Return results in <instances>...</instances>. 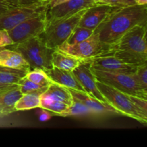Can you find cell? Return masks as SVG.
I'll return each instance as SVG.
<instances>
[{
	"mask_svg": "<svg viewBox=\"0 0 147 147\" xmlns=\"http://www.w3.org/2000/svg\"><path fill=\"white\" fill-rule=\"evenodd\" d=\"M147 24V5L114 8L98 26L94 32L100 42L111 45L136 25Z\"/></svg>",
	"mask_w": 147,
	"mask_h": 147,
	"instance_id": "cell-1",
	"label": "cell"
},
{
	"mask_svg": "<svg viewBox=\"0 0 147 147\" xmlns=\"http://www.w3.org/2000/svg\"><path fill=\"white\" fill-rule=\"evenodd\" d=\"M9 48L18 52L28 63L30 69L45 70L53 67L52 55L54 50L47 47L40 36L11 45Z\"/></svg>",
	"mask_w": 147,
	"mask_h": 147,
	"instance_id": "cell-2",
	"label": "cell"
},
{
	"mask_svg": "<svg viewBox=\"0 0 147 147\" xmlns=\"http://www.w3.org/2000/svg\"><path fill=\"white\" fill-rule=\"evenodd\" d=\"M96 84L108 103L117 111L119 114L129 116L142 124L146 125L147 115L144 114L135 106L130 95L123 93L97 80Z\"/></svg>",
	"mask_w": 147,
	"mask_h": 147,
	"instance_id": "cell-3",
	"label": "cell"
},
{
	"mask_svg": "<svg viewBox=\"0 0 147 147\" xmlns=\"http://www.w3.org/2000/svg\"><path fill=\"white\" fill-rule=\"evenodd\" d=\"M85 10L61 20L47 22L45 30L40 35L45 44L50 48L55 50L67 41L73 30L78 24Z\"/></svg>",
	"mask_w": 147,
	"mask_h": 147,
	"instance_id": "cell-4",
	"label": "cell"
},
{
	"mask_svg": "<svg viewBox=\"0 0 147 147\" xmlns=\"http://www.w3.org/2000/svg\"><path fill=\"white\" fill-rule=\"evenodd\" d=\"M96 79L101 83L131 96L147 99V90L136 80L132 74L122 73H109L92 70Z\"/></svg>",
	"mask_w": 147,
	"mask_h": 147,
	"instance_id": "cell-5",
	"label": "cell"
},
{
	"mask_svg": "<svg viewBox=\"0 0 147 147\" xmlns=\"http://www.w3.org/2000/svg\"><path fill=\"white\" fill-rule=\"evenodd\" d=\"M48 9L47 0H37L22 5L14 6L0 12V30L9 31L24 20Z\"/></svg>",
	"mask_w": 147,
	"mask_h": 147,
	"instance_id": "cell-6",
	"label": "cell"
},
{
	"mask_svg": "<svg viewBox=\"0 0 147 147\" xmlns=\"http://www.w3.org/2000/svg\"><path fill=\"white\" fill-rule=\"evenodd\" d=\"M57 49L81 60H87L96 56L110 53L109 45L100 42L98 34L95 32L84 41L73 45L65 42Z\"/></svg>",
	"mask_w": 147,
	"mask_h": 147,
	"instance_id": "cell-7",
	"label": "cell"
},
{
	"mask_svg": "<svg viewBox=\"0 0 147 147\" xmlns=\"http://www.w3.org/2000/svg\"><path fill=\"white\" fill-rule=\"evenodd\" d=\"M47 11L48 9L32 16L9 30V34L13 44L22 42L40 36L47 26Z\"/></svg>",
	"mask_w": 147,
	"mask_h": 147,
	"instance_id": "cell-8",
	"label": "cell"
},
{
	"mask_svg": "<svg viewBox=\"0 0 147 147\" xmlns=\"http://www.w3.org/2000/svg\"><path fill=\"white\" fill-rule=\"evenodd\" d=\"M147 24L136 25L126 32L116 42L109 46L110 53L114 50L147 54Z\"/></svg>",
	"mask_w": 147,
	"mask_h": 147,
	"instance_id": "cell-9",
	"label": "cell"
},
{
	"mask_svg": "<svg viewBox=\"0 0 147 147\" xmlns=\"http://www.w3.org/2000/svg\"><path fill=\"white\" fill-rule=\"evenodd\" d=\"M92 70L109 72V73H122L132 74L136 67L124 63L115 57L111 53L96 56L87 60Z\"/></svg>",
	"mask_w": 147,
	"mask_h": 147,
	"instance_id": "cell-10",
	"label": "cell"
},
{
	"mask_svg": "<svg viewBox=\"0 0 147 147\" xmlns=\"http://www.w3.org/2000/svg\"><path fill=\"white\" fill-rule=\"evenodd\" d=\"M72 72L86 93L103 103H109L98 88L96 77L88 62L83 60Z\"/></svg>",
	"mask_w": 147,
	"mask_h": 147,
	"instance_id": "cell-11",
	"label": "cell"
},
{
	"mask_svg": "<svg viewBox=\"0 0 147 147\" xmlns=\"http://www.w3.org/2000/svg\"><path fill=\"white\" fill-rule=\"evenodd\" d=\"M95 4L93 0H67L48 9L47 22L70 17Z\"/></svg>",
	"mask_w": 147,
	"mask_h": 147,
	"instance_id": "cell-12",
	"label": "cell"
},
{
	"mask_svg": "<svg viewBox=\"0 0 147 147\" xmlns=\"http://www.w3.org/2000/svg\"><path fill=\"white\" fill-rule=\"evenodd\" d=\"M114 8L107 4H96L85 10L78 25L95 30Z\"/></svg>",
	"mask_w": 147,
	"mask_h": 147,
	"instance_id": "cell-13",
	"label": "cell"
},
{
	"mask_svg": "<svg viewBox=\"0 0 147 147\" xmlns=\"http://www.w3.org/2000/svg\"><path fill=\"white\" fill-rule=\"evenodd\" d=\"M73 98L86 105V106L91 109L96 116H103L109 114H119L117 111L111 106L109 103H105L98 100L93 96L84 91L69 89Z\"/></svg>",
	"mask_w": 147,
	"mask_h": 147,
	"instance_id": "cell-14",
	"label": "cell"
},
{
	"mask_svg": "<svg viewBox=\"0 0 147 147\" xmlns=\"http://www.w3.org/2000/svg\"><path fill=\"white\" fill-rule=\"evenodd\" d=\"M44 71L53 83H57L68 89L86 92L72 71L62 70L55 67Z\"/></svg>",
	"mask_w": 147,
	"mask_h": 147,
	"instance_id": "cell-15",
	"label": "cell"
},
{
	"mask_svg": "<svg viewBox=\"0 0 147 147\" xmlns=\"http://www.w3.org/2000/svg\"><path fill=\"white\" fill-rule=\"evenodd\" d=\"M22 95L17 85L0 90V118L16 111L14 105Z\"/></svg>",
	"mask_w": 147,
	"mask_h": 147,
	"instance_id": "cell-16",
	"label": "cell"
},
{
	"mask_svg": "<svg viewBox=\"0 0 147 147\" xmlns=\"http://www.w3.org/2000/svg\"><path fill=\"white\" fill-rule=\"evenodd\" d=\"M0 66L27 71L30 70L28 63L18 52L6 47H0Z\"/></svg>",
	"mask_w": 147,
	"mask_h": 147,
	"instance_id": "cell-17",
	"label": "cell"
},
{
	"mask_svg": "<svg viewBox=\"0 0 147 147\" xmlns=\"http://www.w3.org/2000/svg\"><path fill=\"white\" fill-rule=\"evenodd\" d=\"M83 60L77 58L70 54L55 49L52 55V65L53 67H57L62 70L73 71L80 65Z\"/></svg>",
	"mask_w": 147,
	"mask_h": 147,
	"instance_id": "cell-18",
	"label": "cell"
},
{
	"mask_svg": "<svg viewBox=\"0 0 147 147\" xmlns=\"http://www.w3.org/2000/svg\"><path fill=\"white\" fill-rule=\"evenodd\" d=\"M41 98H47L59 100L67 103L69 106H70L73 101V98L68 88L53 82L41 95Z\"/></svg>",
	"mask_w": 147,
	"mask_h": 147,
	"instance_id": "cell-19",
	"label": "cell"
},
{
	"mask_svg": "<svg viewBox=\"0 0 147 147\" xmlns=\"http://www.w3.org/2000/svg\"><path fill=\"white\" fill-rule=\"evenodd\" d=\"M46 90H36L30 93H24L22 95L14 105L16 111H17L30 110V109L40 108L41 101V95Z\"/></svg>",
	"mask_w": 147,
	"mask_h": 147,
	"instance_id": "cell-20",
	"label": "cell"
},
{
	"mask_svg": "<svg viewBox=\"0 0 147 147\" xmlns=\"http://www.w3.org/2000/svg\"><path fill=\"white\" fill-rule=\"evenodd\" d=\"M110 53L124 63L130 65L139 67L147 64V54L123 51V50H114L111 51Z\"/></svg>",
	"mask_w": 147,
	"mask_h": 147,
	"instance_id": "cell-21",
	"label": "cell"
},
{
	"mask_svg": "<svg viewBox=\"0 0 147 147\" xmlns=\"http://www.w3.org/2000/svg\"><path fill=\"white\" fill-rule=\"evenodd\" d=\"M27 73V70L0 66V83L7 86L17 85Z\"/></svg>",
	"mask_w": 147,
	"mask_h": 147,
	"instance_id": "cell-22",
	"label": "cell"
},
{
	"mask_svg": "<svg viewBox=\"0 0 147 147\" xmlns=\"http://www.w3.org/2000/svg\"><path fill=\"white\" fill-rule=\"evenodd\" d=\"M60 116H96L88 106L73 98V103Z\"/></svg>",
	"mask_w": 147,
	"mask_h": 147,
	"instance_id": "cell-23",
	"label": "cell"
},
{
	"mask_svg": "<svg viewBox=\"0 0 147 147\" xmlns=\"http://www.w3.org/2000/svg\"><path fill=\"white\" fill-rule=\"evenodd\" d=\"M69 105L59 100L47 98H41L40 108L52 112L54 116H61L69 108Z\"/></svg>",
	"mask_w": 147,
	"mask_h": 147,
	"instance_id": "cell-24",
	"label": "cell"
},
{
	"mask_svg": "<svg viewBox=\"0 0 147 147\" xmlns=\"http://www.w3.org/2000/svg\"><path fill=\"white\" fill-rule=\"evenodd\" d=\"M25 77L36 84L43 87H48L53 83L45 72L40 68L30 69L29 71H27Z\"/></svg>",
	"mask_w": 147,
	"mask_h": 147,
	"instance_id": "cell-25",
	"label": "cell"
},
{
	"mask_svg": "<svg viewBox=\"0 0 147 147\" xmlns=\"http://www.w3.org/2000/svg\"><path fill=\"white\" fill-rule=\"evenodd\" d=\"M93 33H94V30L77 25L73 30L66 42L70 45L80 42L89 38L90 36L93 35Z\"/></svg>",
	"mask_w": 147,
	"mask_h": 147,
	"instance_id": "cell-26",
	"label": "cell"
},
{
	"mask_svg": "<svg viewBox=\"0 0 147 147\" xmlns=\"http://www.w3.org/2000/svg\"><path fill=\"white\" fill-rule=\"evenodd\" d=\"M17 86H18L19 89H20V90L22 94L47 88V87H43V86H40V85L36 84L34 82L29 80L25 76L23 77L19 81V83H17Z\"/></svg>",
	"mask_w": 147,
	"mask_h": 147,
	"instance_id": "cell-27",
	"label": "cell"
},
{
	"mask_svg": "<svg viewBox=\"0 0 147 147\" xmlns=\"http://www.w3.org/2000/svg\"><path fill=\"white\" fill-rule=\"evenodd\" d=\"M133 76L136 81L147 90V64L136 67Z\"/></svg>",
	"mask_w": 147,
	"mask_h": 147,
	"instance_id": "cell-28",
	"label": "cell"
},
{
	"mask_svg": "<svg viewBox=\"0 0 147 147\" xmlns=\"http://www.w3.org/2000/svg\"><path fill=\"white\" fill-rule=\"evenodd\" d=\"M97 4H107L116 8L129 7L136 4L134 0H101Z\"/></svg>",
	"mask_w": 147,
	"mask_h": 147,
	"instance_id": "cell-29",
	"label": "cell"
},
{
	"mask_svg": "<svg viewBox=\"0 0 147 147\" xmlns=\"http://www.w3.org/2000/svg\"><path fill=\"white\" fill-rule=\"evenodd\" d=\"M132 101L134 103L135 106L138 108L140 111H142L144 114L147 115V99L143 98L138 97V96H131Z\"/></svg>",
	"mask_w": 147,
	"mask_h": 147,
	"instance_id": "cell-30",
	"label": "cell"
},
{
	"mask_svg": "<svg viewBox=\"0 0 147 147\" xmlns=\"http://www.w3.org/2000/svg\"><path fill=\"white\" fill-rule=\"evenodd\" d=\"M13 44L7 30H0V47H7Z\"/></svg>",
	"mask_w": 147,
	"mask_h": 147,
	"instance_id": "cell-31",
	"label": "cell"
},
{
	"mask_svg": "<svg viewBox=\"0 0 147 147\" xmlns=\"http://www.w3.org/2000/svg\"><path fill=\"white\" fill-rule=\"evenodd\" d=\"M39 109H40L37 111V115L40 121H47L54 116L52 112L49 111L46 109H42V108H39Z\"/></svg>",
	"mask_w": 147,
	"mask_h": 147,
	"instance_id": "cell-32",
	"label": "cell"
},
{
	"mask_svg": "<svg viewBox=\"0 0 147 147\" xmlns=\"http://www.w3.org/2000/svg\"><path fill=\"white\" fill-rule=\"evenodd\" d=\"M4 1H7V3L12 6H20L24 4H27V3L37 1V0H4Z\"/></svg>",
	"mask_w": 147,
	"mask_h": 147,
	"instance_id": "cell-33",
	"label": "cell"
},
{
	"mask_svg": "<svg viewBox=\"0 0 147 147\" xmlns=\"http://www.w3.org/2000/svg\"><path fill=\"white\" fill-rule=\"evenodd\" d=\"M14 7V6L11 5L10 4L7 3V1H4V0H0V12L6 11L8 9L11 8V7Z\"/></svg>",
	"mask_w": 147,
	"mask_h": 147,
	"instance_id": "cell-34",
	"label": "cell"
},
{
	"mask_svg": "<svg viewBox=\"0 0 147 147\" xmlns=\"http://www.w3.org/2000/svg\"><path fill=\"white\" fill-rule=\"evenodd\" d=\"M67 1V0H49L48 1V7L49 8H52V7H55V6L60 4L61 3L65 2V1Z\"/></svg>",
	"mask_w": 147,
	"mask_h": 147,
	"instance_id": "cell-35",
	"label": "cell"
},
{
	"mask_svg": "<svg viewBox=\"0 0 147 147\" xmlns=\"http://www.w3.org/2000/svg\"><path fill=\"white\" fill-rule=\"evenodd\" d=\"M134 1L137 5H147V0H134Z\"/></svg>",
	"mask_w": 147,
	"mask_h": 147,
	"instance_id": "cell-36",
	"label": "cell"
},
{
	"mask_svg": "<svg viewBox=\"0 0 147 147\" xmlns=\"http://www.w3.org/2000/svg\"><path fill=\"white\" fill-rule=\"evenodd\" d=\"M13 86H14V85H11V86H7V85H3L0 83V90H4V89H6V88H10V87H12Z\"/></svg>",
	"mask_w": 147,
	"mask_h": 147,
	"instance_id": "cell-37",
	"label": "cell"
},
{
	"mask_svg": "<svg viewBox=\"0 0 147 147\" xmlns=\"http://www.w3.org/2000/svg\"><path fill=\"white\" fill-rule=\"evenodd\" d=\"M93 1H95V3H96V4H97V3H98L99 1H101V0H93Z\"/></svg>",
	"mask_w": 147,
	"mask_h": 147,
	"instance_id": "cell-38",
	"label": "cell"
},
{
	"mask_svg": "<svg viewBox=\"0 0 147 147\" xmlns=\"http://www.w3.org/2000/svg\"><path fill=\"white\" fill-rule=\"evenodd\" d=\"M47 1H49V0H47Z\"/></svg>",
	"mask_w": 147,
	"mask_h": 147,
	"instance_id": "cell-39",
	"label": "cell"
}]
</instances>
